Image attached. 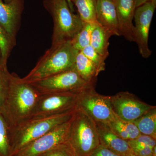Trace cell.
I'll return each mask as SVG.
<instances>
[{
  "label": "cell",
  "mask_w": 156,
  "mask_h": 156,
  "mask_svg": "<svg viewBox=\"0 0 156 156\" xmlns=\"http://www.w3.org/2000/svg\"><path fill=\"white\" fill-rule=\"evenodd\" d=\"M40 93L30 84L21 80L17 74L11 73L8 94L0 113L9 129L30 119Z\"/></svg>",
  "instance_id": "cell-1"
},
{
  "label": "cell",
  "mask_w": 156,
  "mask_h": 156,
  "mask_svg": "<svg viewBox=\"0 0 156 156\" xmlns=\"http://www.w3.org/2000/svg\"><path fill=\"white\" fill-rule=\"evenodd\" d=\"M79 51L68 41L50 48L41 56L35 67L21 80L30 83L74 69Z\"/></svg>",
  "instance_id": "cell-2"
},
{
  "label": "cell",
  "mask_w": 156,
  "mask_h": 156,
  "mask_svg": "<svg viewBox=\"0 0 156 156\" xmlns=\"http://www.w3.org/2000/svg\"><path fill=\"white\" fill-rule=\"evenodd\" d=\"M75 110L52 116L31 118L9 129L11 156L29 143L69 121Z\"/></svg>",
  "instance_id": "cell-3"
},
{
  "label": "cell",
  "mask_w": 156,
  "mask_h": 156,
  "mask_svg": "<svg viewBox=\"0 0 156 156\" xmlns=\"http://www.w3.org/2000/svg\"><path fill=\"white\" fill-rule=\"evenodd\" d=\"M43 5L53 20L50 48H55L71 41L83 23L78 14L72 11L66 0H44Z\"/></svg>",
  "instance_id": "cell-4"
},
{
  "label": "cell",
  "mask_w": 156,
  "mask_h": 156,
  "mask_svg": "<svg viewBox=\"0 0 156 156\" xmlns=\"http://www.w3.org/2000/svg\"><path fill=\"white\" fill-rule=\"evenodd\" d=\"M66 141L75 156H89L100 144L95 122L77 108L71 120Z\"/></svg>",
  "instance_id": "cell-5"
},
{
  "label": "cell",
  "mask_w": 156,
  "mask_h": 156,
  "mask_svg": "<svg viewBox=\"0 0 156 156\" xmlns=\"http://www.w3.org/2000/svg\"><path fill=\"white\" fill-rule=\"evenodd\" d=\"M95 85H89L80 92L76 108L80 109L95 122L108 124L118 118L112 108L109 96L101 95Z\"/></svg>",
  "instance_id": "cell-6"
},
{
  "label": "cell",
  "mask_w": 156,
  "mask_h": 156,
  "mask_svg": "<svg viewBox=\"0 0 156 156\" xmlns=\"http://www.w3.org/2000/svg\"><path fill=\"white\" fill-rule=\"evenodd\" d=\"M80 92L40 94L30 119L52 116L73 111L76 108Z\"/></svg>",
  "instance_id": "cell-7"
},
{
  "label": "cell",
  "mask_w": 156,
  "mask_h": 156,
  "mask_svg": "<svg viewBox=\"0 0 156 156\" xmlns=\"http://www.w3.org/2000/svg\"><path fill=\"white\" fill-rule=\"evenodd\" d=\"M29 83L41 94L79 92L88 85H93L85 82L75 68Z\"/></svg>",
  "instance_id": "cell-8"
},
{
  "label": "cell",
  "mask_w": 156,
  "mask_h": 156,
  "mask_svg": "<svg viewBox=\"0 0 156 156\" xmlns=\"http://www.w3.org/2000/svg\"><path fill=\"white\" fill-rule=\"evenodd\" d=\"M156 8V0H154L137 7L134 12V42L144 58H148L152 54L148 46L149 34Z\"/></svg>",
  "instance_id": "cell-9"
},
{
  "label": "cell",
  "mask_w": 156,
  "mask_h": 156,
  "mask_svg": "<svg viewBox=\"0 0 156 156\" xmlns=\"http://www.w3.org/2000/svg\"><path fill=\"white\" fill-rule=\"evenodd\" d=\"M71 120L29 143L12 156H40L58 144L66 142Z\"/></svg>",
  "instance_id": "cell-10"
},
{
  "label": "cell",
  "mask_w": 156,
  "mask_h": 156,
  "mask_svg": "<svg viewBox=\"0 0 156 156\" xmlns=\"http://www.w3.org/2000/svg\"><path fill=\"white\" fill-rule=\"evenodd\" d=\"M112 108L118 118L126 122L134 121L154 107L140 100L127 91L109 96Z\"/></svg>",
  "instance_id": "cell-11"
},
{
  "label": "cell",
  "mask_w": 156,
  "mask_h": 156,
  "mask_svg": "<svg viewBox=\"0 0 156 156\" xmlns=\"http://www.w3.org/2000/svg\"><path fill=\"white\" fill-rule=\"evenodd\" d=\"M24 5V0H12L8 3L0 0V24L16 43Z\"/></svg>",
  "instance_id": "cell-12"
},
{
  "label": "cell",
  "mask_w": 156,
  "mask_h": 156,
  "mask_svg": "<svg viewBox=\"0 0 156 156\" xmlns=\"http://www.w3.org/2000/svg\"><path fill=\"white\" fill-rule=\"evenodd\" d=\"M120 36L129 42H134V20L135 0H115Z\"/></svg>",
  "instance_id": "cell-13"
},
{
  "label": "cell",
  "mask_w": 156,
  "mask_h": 156,
  "mask_svg": "<svg viewBox=\"0 0 156 156\" xmlns=\"http://www.w3.org/2000/svg\"><path fill=\"white\" fill-rule=\"evenodd\" d=\"M101 145L122 156L133 154L128 141L118 136L105 124L95 122Z\"/></svg>",
  "instance_id": "cell-14"
},
{
  "label": "cell",
  "mask_w": 156,
  "mask_h": 156,
  "mask_svg": "<svg viewBox=\"0 0 156 156\" xmlns=\"http://www.w3.org/2000/svg\"><path fill=\"white\" fill-rule=\"evenodd\" d=\"M96 16L97 22L112 35L121 36L114 2L112 0H97Z\"/></svg>",
  "instance_id": "cell-15"
},
{
  "label": "cell",
  "mask_w": 156,
  "mask_h": 156,
  "mask_svg": "<svg viewBox=\"0 0 156 156\" xmlns=\"http://www.w3.org/2000/svg\"><path fill=\"white\" fill-rule=\"evenodd\" d=\"M112 36L107 30L98 23H95L91 34L90 45L106 59L109 55V39Z\"/></svg>",
  "instance_id": "cell-16"
},
{
  "label": "cell",
  "mask_w": 156,
  "mask_h": 156,
  "mask_svg": "<svg viewBox=\"0 0 156 156\" xmlns=\"http://www.w3.org/2000/svg\"><path fill=\"white\" fill-rule=\"evenodd\" d=\"M75 69L85 82L95 85L98 73L94 64L81 51L76 57Z\"/></svg>",
  "instance_id": "cell-17"
},
{
  "label": "cell",
  "mask_w": 156,
  "mask_h": 156,
  "mask_svg": "<svg viewBox=\"0 0 156 156\" xmlns=\"http://www.w3.org/2000/svg\"><path fill=\"white\" fill-rule=\"evenodd\" d=\"M106 125L112 132L127 141L135 139L140 134L134 123L123 121L118 117Z\"/></svg>",
  "instance_id": "cell-18"
},
{
  "label": "cell",
  "mask_w": 156,
  "mask_h": 156,
  "mask_svg": "<svg viewBox=\"0 0 156 156\" xmlns=\"http://www.w3.org/2000/svg\"><path fill=\"white\" fill-rule=\"evenodd\" d=\"M140 134L156 139V107L155 106L133 122Z\"/></svg>",
  "instance_id": "cell-19"
},
{
  "label": "cell",
  "mask_w": 156,
  "mask_h": 156,
  "mask_svg": "<svg viewBox=\"0 0 156 156\" xmlns=\"http://www.w3.org/2000/svg\"><path fill=\"white\" fill-rule=\"evenodd\" d=\"M77 9L78 15L84 23L97 22L96 7L97 0H71Z\"/></svg>",
  "instance_id": "cell-20"
},
{
  "label": "cell",
  "mask_w": 156,
  "mask_h": 156,
  "mask_svg": "<svg viewBox=\"0 0 156 156\" xmlns=\"http://www.w3.org/2000/svg\"><path fill=\"white\" fill-rule=\"evenodd\" d=\"M95 23L83 22L80 30L70 41L73 47L78 51H81L90 45L91 34Z\"/></svg>",
  "instance_id": "cell-21"
},
{
  "label": "cell",
  "mask_w": 156,
  "mask_h": 156,
  "mask_svg": "<svg viewBox=\"0 0 156 156\" xmlns=\"http://www.w3.org/2000/svg\"><path fill=\"white\" fill-rule=\"evenodd\" d=\"M16 44V42L12 40L0 24V49L2 54V64L7 65L8 58Z\"/></svg>",
  "instance_id": "cell-22"
},
{
  "label": "cell",
  "mask_w": 156,
  "mask_h": 156,
  "mask_svg": "<svg viewBox=\"0 0 156 156\" xmlns=\"http://www.w3.org/2000/svg\"><path fill=\"white\" fill-rule=\"evenodd\" d=\"M0 156H11L9 128L0 113Z\"/></svg>",
  "instance_id": "cell-23"
},
{
  "label": "cell",
  "mask_w": 156,
  "mask_h": 156,
  "mask_svg": "<svg viewBox=\"0 0 156 156\" xmlns=\"http://www.w3.org/2000/svg\"><path fill=\"white\" fill-rule=\"evenodd\" d=\"M11 77V73L8 69L7 65L0 64V108L8 94Z\"/></svg>",
  "instance_id": "cell-24"
},
{
  "label": "cell",
  "mask_w": 156,
  "mask_h": 156,
  "mask_svg": "<svg viewBox=\"0 0 156 156\" xmlns=\"http://www.w3.org/2000/svg\"><path fill=\"white\" fill-rule=\"evenodd\" d=\"M81 52L94 64L98 74L105 70L106 58L98 53L90 45L84 48Z\"/></svg>",
  "instance_id": "cell-25"
},
{
  "label": "cell",
  "mask_w": 156,
  "mask_h": 156,
  "mask_svg": "<svg viewBox=\"0 0 156 156\" xmlns=\"http://www.w3.org/2000/svg\"><path fill=\"white\" fill-rule=\"evenodd\" d=\"M40 156H75L72 149L66 141L58 144Z\"/></svg>",
  "instance_id": "cell-26"
},
{
  "label": "cell",
  "mask_w": 156,
  "mask_h": 156,
  "mask_svg": "<svg viewBox=\"0 0 156 156\" xmlns=\"http://www.w3.org/2000/svg\"><path fill=\"white\" fill-rule=\"evenodd\" d=\"M128 142L131 150L135 155L149 156L152 155L153 147L147 146L140 145L128 140Z\"/></svg>",
  "instance_id": "cell-27"
},
{
  "label": "cell",
  "mask_w": 156,
  "mask_h": 156,
  "mask_svg": "<svg viewBox=\"0 0 156 156\" xmlns=\"http://www.w3.org/2000/svg\"><path fill=\"white\" fill-rule=\"evenodd\" d=\"M131 142L140 145L147 146L153 147L156 146V139L148 135L140 134L135 139L132 140Z\"/></svg>",
  "instance_id": "cell-28"
},
{
  "label": "cell",
  "mask_w": 156,
  "mask_h": 156,
  "mask_svg": "<svg viewBox=\"0 0 156 156\" xmlns=\"http://www.w3.org/2000/svg\"><path fill=\"white\" fill-rule=\"evenodd\" d=\"M89 156H122L107 148L103 146H99Z\"/></svg>",
  "instance_id": "cell-29"
},
{
  "label": "cell",
  "mask_w": 156,
  "mask_h": 156,
  "mask_svg": "<svg viewBox=\"0 0 156 156\" xmlns=\"http://www.w3.org/2000/svg\"><path fill=\"white\" fill-rule=\"evenodd\" d=\"M151 1H154V0H135L136 8L139 7L141 5H143L144 3Z\"/></svg>",
  "instance_id": "cell-30"
},
{
  "label": "cell",
  "mask_w": 156,
  "mask_h": 156,
  "mask_svg": "<svg viewBox=\"0 0 156 156\" xmlns=\"http://www.w3.org/2000/svg\"><path fill=\"white\" fill-rule=\"evenodd\" d=\"M66 1L67 2L72 12L74 13V8L72 2L71 0H66Z\"/></svg>",
  "instance_id": "cell-31"
},
{
  "label": "cell",
  "mask_w": 156,
  "mask_h": 156,
  "mask_svg": "<svg viewBox=\"0 0 156 156\" xmlns=\"http://www.w3.org/2000/svg\"><path fill=\"white\" fill-rule=\"evenodd\" d=\"M156 146H155L154 147H153L152 155L153 156H156Z\"/></svg>",
  "instance_id": "cell-32"
},
{
  "label": "cell",
  "mask_w": 156,
  "mask_h": 156,
  "mask_svg": "<svg viewBox=\"0 0 156 156\" xmlns=\"http://www.w3.org/2000/svg\"><path fill=\"white\" fill-rule=\"evenodd\" d=\"M0 64H2V54H1V49H0Z\"/></svg>",
  "instance_id": "cell-33"
},
{
  "label": "cell",
  "mask_w": 156,
  "mask_h": 156,
  "mask_svg": "<svg viewBox=\"0 0 156 156\" xmlns=\"http://www.w3.org/2000/svg\"><path fill=\"white\" fill-rule=\"evenodd\" d=\"M12 1V0H4V2L6 3L10 2Z\"/></svg>",
  "instance_id": "cell-34"
},
{
  "label": "cell",
  "mask_w": 156,
  "mask_h": 156,
  "mask_svg": "<svg viewBox=\"0 0 156 156\" xmlns=\"http://www.w3.org/2000/svg\"><path fill=\"white\" fill-rule=\"evenodd\" d=\"M128 156H137L135 155L134 154H132L131 155H129ZM153 156L152 155H151V156Z\"/></svg>",
  "instance_id": "cell-35"
},
{
  "label": "cell",
  "mask_w": 156,
  "mask_h": 156,
  "mask_svg": "<svg viewBox=\"0 0 156 156\" xmlns=\"http://www.w3.org/2000/svg\"><path fill=\"white\" fill-rule=\"evenodd\" d=\"M112 1H113V2H115V0H112Z\"/></svg>",
  "instance_id": "cell-36"
}]
</instances>
